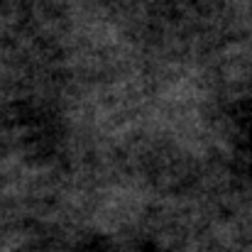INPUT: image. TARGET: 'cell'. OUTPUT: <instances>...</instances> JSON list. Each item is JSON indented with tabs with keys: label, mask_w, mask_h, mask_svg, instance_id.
I'll use <instances>...</instances> for the list:
<instances>
[]
</instances>
